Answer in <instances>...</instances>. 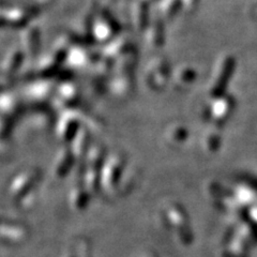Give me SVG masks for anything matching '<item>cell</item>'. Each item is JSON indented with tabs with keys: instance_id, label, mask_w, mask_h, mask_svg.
<instances>
[{
	"instance_id": "cell-2",
	"label": "cell",
	"mask_w": 257,
	"mask_h": 257,
	"mask_svg": "<svg viewBox=\"0 0 257 257\" xmlns=\"http://www.w3.org/2000/svg\"><path fill=\"white\" fill-rule=\"evenodd\" d=\"M148 41L153 46L160 48L165 41V30H164V24L161 19H157L150 28L148 29Z\"/></svg>"
},
{
	"instance_id": "cell-5",
	"label": "cell",
	"mask_w": 257,
	"mask_h": 257,
	"mask_svg": "<svg viewBox=\"0 0 257 257\" xmlns=\"http://www.w3.org/2000/svg\"><path fill=\"white\" fill-rule=\"evenodd\" d=\"M136 24L142 32L146 30L149 26V6L147 2L138 3L136 10Z\"/></svg>"
},
{
	"instance_id": "cell-7",
	"label": "cell",
	"mask_w": 257,
	"mask_h": 257,
	"mask_svg": "<svg viewBox=\"0 0 257 257\" xmlns=\"http://www.w3.org/2000/svg\"><path fill=\"white\" fill-rule=\"evenodd\" d=\"M181 1L183 8L186 9L187 11H193L198 4V0H181Z\"/></svg>"
},
{
	"instance_id": "cell-6",
	"label": "cell",
	"mask_w": 257,
	"mask_h": 257,
	"mask_svg": "<svg viewBox=\"0 0 257 257\" xmlns=\"http://www.w3.org/2000/svg\"><path fill=\"white\" fill-rule=\"evenodd\" d=\"M70 59V63L75 65H80L85 64L88 56H87L86 51L81 48H75L71 49L70 53H68V60Z\"/></svg>"
},
{
	"instance_id": "cell-1",
	"label": "cell",
	"mask_w": 257,
	"mask_h": 257,
	"mask_svg": "<svg viewBox=\"0 0 257 257\" xmlns=\"http://www.w3.org/2000/svg\"><path fill=\"white\" fill-rule=\"evenodd\" d=\"M38 7L29 6V7H20L14 8L8 11L7 15L2 16V25H8L12 28H23L27 26L29 20L32 19L33 15L37 14Z\"/></svg>"
},
{
	"instance_id": "cell-3",
	"label": "cell",
	"mask_w": 257,
	"mask_h": 257,
	"mask_svg": "<svg viewBox=\"0 0 257 257\" xmlns=\"http://www.w3.org/2000/svg\"><path fill=\"white\" fill-rule=\"evenodd\" d=\"M40 42L41 40L39 29L37 27L29 28L25 34V45L30 55L34 56L38 54L40 49Z\"/></svg>"
},
{
	"instance_id": "cell-4",
	"label": "cell",
	"mask_w": 257,
	"mask_h": 257,
	"mask_svg": "<svg viewBox=\"0 0 257 257\" xmlns=\"http://www.w3.org/2000/svg\"><path fill=\"white\" fill-rule=\"evenodd\" d=\"M182 7L181 0H162L161 11L163 17L167 20H171L176 16Z\"/></svg>"
}]
</instances>
